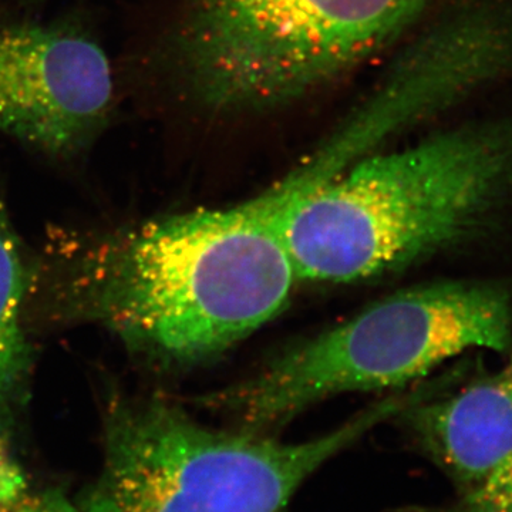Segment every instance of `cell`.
Masks as SVG:
<instances>
[{
  "instance_id": "1",
  "label": "cell",
  "mask_w": 512,
  "mask_h": 512,
  "mask_svg": "<svg viewBox=\"0 0 512 512\" xmlns=\"http://www.w3.org/2000/svg\"><path fill=\"white\" fill-rule=\"evenodd\" d=\"M295 198L282 180L231 207L77 245L60 274L63 308L165 365L217 359L284 311L301 281L285 228Z\"/></svg>"
},
{
  "instance_id": "2",
  "label": "cell",
  "mask_w": 512,
  "mask_h": 512,
  "mask_svg": "<svg viewBox=\"0 0 512 512\" xmlns=\"http://www.w3.org/2000/svg\"><path fill=\"white\" fill-rule=\"evenodd\" d=\"M512 194V123L484 121L359 158L286 211L301 281L349 284L412 266L487 227Z\"/></svg>"
},
{
  "instance_id": "3",
  "label": "cell",
  "mask_w": 512,
  "mask_h": 512,
  "mask_svg": "<svg viewBox=\"0 0 512 512\" xmlns=\"http://www.w3.org/2000/svg\"><path fill=\"white\" fill-rule=\"evenodd\" d=\"M409 402L407 393H390L301 443L214 429L161 400L116 404L106 421L103 467L82 511L285 512L323 464Z\"/></svg>"
},
{
  "instance_id": "4",
  "label": "cell",
  "mask_w": 512,
  "mask_h": 512,
  "mask_svg": "<svg viewBox=\"0 0 512 512\" xmlns=\"http://www.w3.org/2000/svg\"><path fill=\"white\" fill-rule=\"evenodd\" d=\"M511 345L507 288L434 282L367 306L286 349L254 376L212 394L207 402L239 421V429L262 433L338 394L406 389L468 350L507 352Z\"/></svg>"
},
{
  "instance_id": "5",
  "label": "cell",
  "mask_w": 512,
  "mask_h": 512,
  "mask_svg": "<svg viewBox=\"0 0 512 512\" xmlns=\"http://www.w3.org/2000/svg\"><path fill=\"white\" fill-rule=\"evenodd\" d=\"M431 2L188 0L158 60L208 109H274L375 55Z\"/></svg>"
},
{
  "instance_id": "6",
  "label": "cell",
  "mask_w": 512,
  "mask_h": 512,
  "mask_svg": "<svg viewBox=\"0 0 512 512\" xmlns=\"http://www.w3.org/2000/svg\"><path fill=\"white\" fill-rule=\"evenodd\" d=\"M119 83L83 10L0 6V133L52 160L87 153L114 124Z\"/></svg>"
},
{
  "instance_id": "7",
  "label": "cell",
  "mask_w": 512,
  "mask_h": 512,
  "mask_svg": "<svg viewBox=\"0 0 512 512\" xmlns=\"http://www.w3.org/2000/svg\"><path fill=\"white\" fill-rule=\"evenodd\" d=\"M507 353L490 375L439 399L420 397L397 416L463 491L512 456V345Z\"/></svg>"
},
{
  "instance_id": "8",
  "label": "cell",
  "mask_w": 512,
  "mask_h": 512,
  "mask_svg": "<svg viewBox=\"0 0 512 512\" xmlns=\"http://www.w3.org/2000/svg\"><path fill=\"white\" fill-rule=\"evenodd\" d=\"M15 232L0 197V426L23 396L29 350L23 332L26 274Z\"/></svg>"
},
{
  "instance_id": "9",
  "label": "cell",
  "mask_w": 512,
  "mask_h": 512,
  "mask_svg": "<svg viewBox=\"0 0 512 512\" xmlns=\"http://www.w3.org/2000/svg\"><path fill=\"white\" fill-rule=\"evenodd\" d=\"M450 512H512V456L495 467Z\"/></svg>"
},
{
  "instance_id": "10",
  "label": "cell",
  "mask_w": 512,
  "mask_h": 512,
  "mask_svg": "<svg viewBox=\"0 0 512 512\" xmlns=\"http://www.w3.org/2000/svg\"><path fill=\"white\" fill-rule=\"evenodd\" d=\"M0 512H83L57 490H29L28 485L0 491Z\"/></svg>"
},
{
  "instance_id": "11",
  "label": "cell",
  "mask_w": 512,
  "mask_h": 512,
  "mask_svg": "<svg viewBox=\"0 0 512 512\" xmlns=\"http://www.w3.org/2000/svg\"><path fill=\"white\" fill-rule=\"evenodd\" d=\"M52 2L53 0H0V6L22 12L40 13Z\"/></svg>"
}]
</instances>
